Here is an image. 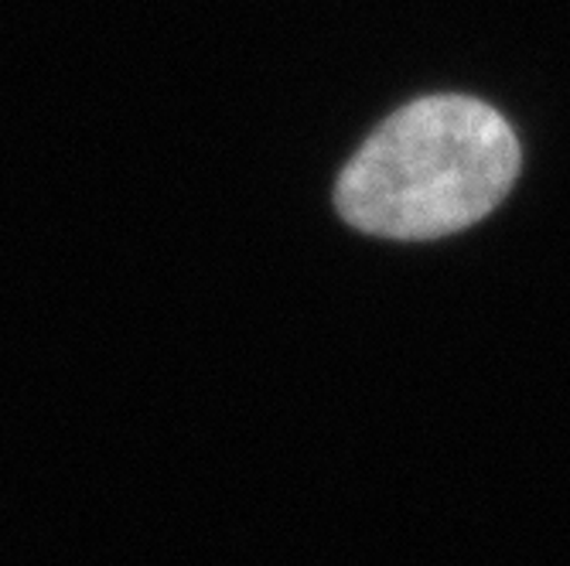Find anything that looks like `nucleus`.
Returning a JSON list of instances; mask_svg holds the SVG:
<instances>
[{
  "instance_id": "f257e3e1",
  "label": "nucleus",
  "mask_w": 570,
  "mask_h": 566,
  "mask_svg": "<svg viewBox=\"0 0 570 566\" xmlns=\"http://www.w3.org/2000/svg\"><path fill=\"white\" fill-rule=\"evenodd\" d=\"M515 175L520 143L502 113L472 96H424L352 153L335 205L358 232L438 239L485 219Z\"/></svg>"
}]
</instances>
